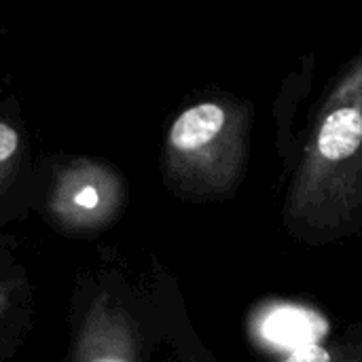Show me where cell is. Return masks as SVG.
<instances>
[{
    "label": "cell",
    "mask_w": 362,
    "mask_h": 362,
    "mask_svg": "<svg viewBox=\"0 0 362 362\" xmlns=\"http://www.w3.org/2000/svg\"><path fill=\"white\" fill-rule=\"evenodd\" d=\"M125 202L121 176L106 163L76 159L59 172L49 195V216L70 233H91L110 225Z\"/></svg>",
    "instance_id": "3957f363"
},
{
    "label": "cell",
    "mask_w": 362,
    "mask_h": 362,
    "mask_svg": "<svg viewBox=\"0 0 362 362\" xmlns=\"http://www.w3.org/2000/svg\"><path fill=\"white\" fill-rule=\"evenodd\" d=\"M284 218L308 240H335L362 221V51L325 98L291 180Z\"/></svg>",
    "instance_id": "6da1fadb"
},
{
    "label": "cell",
    "mask_w": 362,
    "mask_h": 362,
    "mask_svg": "<svg viewBox=\"0 0 362 362\" xmlns=\"http://www.w3.org/2000/svg\"><path fill=\"white\" fill-rule=\"evenodd\" d=\"M6 308H8V288L0 282V318L4 316Z\"/></svg>",
    "instance_id": "52a82bcc"
},
{
    "label": "cell",
    "mask_w": 362,
    "mask_h": 362,
    "mask_svg": "<svg viewBox=\"0 0 362 362\" xmlns=\"http://www.w3.org/2000/svg\"><path fill=\"white\" fill-rule=\"evenodd\" d=\"M21 155V134L6 121H0V180L8 176Z\"/></svg>",
    "instance_id": "8992f818"
},
{
    "label": "cell",
    "mask_w": 362,
    "mask_h": 362,
    "mask_svg": "<svg viewBox=\"0 0 362 362\" xmlns=\"http://www.w3.org/2000/svg\"><path fill=\"white\" fill-rule=\"evenodd\" d=\"M250 115L240 102L206 100L185 108L165 138L170 185L195 197L229 193L242 178Z\"/></svg>",
    "instance_id": "7a4b0ae2"
},
{
    "label": "cell",
    "mask_w": 362,
    "mask_h": 362,
    "mask_svg": "<svg viewBox=\"0 0 362 362\" xmlns=\"http://www.w3.org/2000/svg\"><path fill=\"white\" fill-rule=\"evenodd\" d=\"M72 362H136V331L127 312L100 297L85 314Z\"/></svg>",
    "instance_id": "277c9868"
},
{
    "label": "cell",
    "mask_w": 362,
    "mask_h": 362,
    "mask_svg": "<svg viewBox=\"0 0 362 362\" xmlns=\"http://www.w3.org/2000/svg\"><path fill=\"white\" fill-rule=\"evenodd\" d=\"M282 362H362L361 346H325L318 341L295 348Z\"/></svg>",
    "instance_id": "5b68a950"
}]
</instances>
